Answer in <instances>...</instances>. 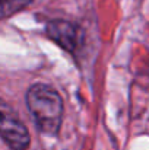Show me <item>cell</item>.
Returning <instances> with one entry per match:
<instances>
[{
  "label": "cell",
  "instance_id": "obj_1",
  "mask_svg": "<svg viewBox=\"0 0 149 150\" xmlns=\"http://www.w3.org/2000/svg\"><path fill=\"white\" fill-rule=\"evenodd\" d=\"M28 111L41 133L56 134L63 120V99L50 85L37 83L26 92Z\"/></svg>",
  "mask_w": 149,
  "mask_h": 150
},
{
  "label": "cell",
  "instance_id": "obj_2",
  "mask_svg": "<svg viewBox=\"0 0 149 150\" xmlns=\"http://www.w3.org/2000/svg\"><path fill=\"white\" fill-rule=\"evenodd\" d=\"M0 137L12 150H26L31 137L13 108L0 99Z\"/></svg>",
  "mask_w": 149,
  "mask_h": 150
},
{
  "label": "cell",
  "instance_id": "obj_3",
  "mask_svg": "<svg viewBox=\"0 0 149 150\" xmlns=\"http://www.w3.org/2000/svg\"><path fill=\"white\" fill-rule=\"evenodd\" d=\"M47 35L63 50L73 51L79 47L81 31L67 21H51L47 25Z\"/></svg>",
  "mask_w": 149,
  "mask_h": 150
},
{
  "label": "cell",
  "instance_id": "obj_4",
  "mask_svg": "<svg viewBox=\"0 0 149 150\" xmlns=\"http://www.w3.org/2000/svg\"><path fill=\"white\" fill-rule=\"evenodd\" d=\"M32 0H0V19L9 18L24 7H26Z\"/></svg>",
  "mask_w": 149,
  "mask_h": 150
}]
</instances>
